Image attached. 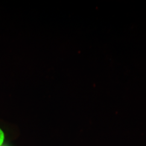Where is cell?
Segmentation results:
<instances>
[{"label": "cell", "instance_id": "6da1fadb", "mask_svg": "<svg viewBox=\"0 0 146 146\" xmlns=\"http://www.w3.org/2000/svg\"><path fill=\"white\" fill-rule=\"evenodd\" d=\"M5 139V135L4 133L3 132V131H2L0 129V146H1L4 141Z\"/></svg>", "mask_w": 146, "mask_h": 146}, {"label": "cell", "instance_id": "7a4b0ae2", "mask_svg": "<svg viewBox=\"0 0 146 146\" xmlns=\"http://www.w3.org/2000/svg\"><path fill=\"white\" fill-rule=\"evenodd\" d=\"M6 146V145H5V146Z\"/></svg>", "mask_w": 146, "mask_h": 146}]
</instances>
